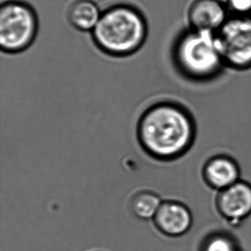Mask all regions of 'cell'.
<instances>
[{
  "label": "cell",
  "mask_w": 251,
  "mask_h": 251,
  "mask_svg": "<svg viewBox=\"0 0 251 251\" xmlns=\"http://www.w3.org/2000/svg\"><path fill=\"white\" fill-rule=\"evenodd\" d=\"M153 221L162 234L177 238L190 231L193 225V215L185 204L176 201H165Z\"/></svg>",
  "instance_id": "8"
},
{
  "label": "cell",
  "mask_w": 251,
  "mask_h": 251,
  "mask_svg": "<svg viewBox=\"0 0 251 251\" xmlns=\"http://www.w3.org/2000/svg\"><path fill=\"white\" fill-rule=\"evenodd\" d=\"M215 208L228 225L238 227L251 215V184L244 180L217 192Z\"/></svg>",
  "instance_id": "6"
},
{
  "label": "cell",
  "mask_w": 251,
  "mask_h": 251,
  "mask_svg": "<svg viewBox=\"0 0 251 251\" xmlns=\"http://www.w3.org/2000/svg\"><path fill=\"white\" fill-rule=\"evenodd\" d=\"M147 35L148 25L143 14L129 5L107 9L92 31L96 47L117 58L134 54L143 47Z\"/></svg>",
  "instance_id": "2"
},
{
  "label": "cell",
  "mask_w": 251,
  "mask_h": 251,
  "mask_svg": "<svg viewBox=\"0 0 251 251\" xmlns=\"http://www.w3.org/2000/svg\"><path fill=\"white\" fill-rule=\"evenodd\" d=\"M187 17L191 29L216 34L230 16L223 0H194Z\"/></svg>",
  "instance_id": "7"
},
{
  "label": "cell",
  "mask_w": 251,
  "mask_h": 251,
  "mask_svg": "<svg viewBox=\"0 0 251 251\" xmlns=\"http://www.w3.org/2000/svg\"><path fill=\"white\" fill-rule=\"evenodd\" d=\"M200 251H245L238 239L224 231L212 232L201 242Z\"/></svg>",
  "instance_id": "12"
},
{
  "label": "cell",
  "mask_w": 251,
  "mask_h": 251,
  "mask_svg": "<svg viewBox=\"0 0 251 251\" xmlns=\"http://www.w3.org/2000/svg\"><path fill=\"white\" fill-rule=\"evenodd\" d=\"M34 9L21 1H8L0 9V48L6 53H19L33 44L38 32Z\"/></svg>",
  "instance_id": "4"
},
{
  "label": "cell",
  "mask_w": 251,
  "mask_h": 251,
  "mask_svg": "<svg viewBox=\"0 0 251 251\" xmlns=\"http://www.w3.org/2000/svg\"><path fill=\"white\" fill-rule=\"evenodd\" d=\"M101 14L93 0H74L67 10V18L72 27L80 31H93Z\"/></svg>",
  "instance_id": "10"
},
{
  "label": "cell",
  "mask_w": 251,
  "mask_h": 251,
  "mask_svg": "<svg viewBox=\"0 0 251 251\" xmlns=\"http://www.w3.org/2000/svg\"><path fill=\"white\" fill-rule=\"evenodd\" d=\"M197 126L184 106L163 101L151 105L140 117V145L155 160L171 161L183 156L193 146Z\"/></svg>",
  "instance_id": "1"
},
{
  "label": "cell",
  "mask_w": 251,
  "mask_h": 251,
  "mask_svg": "<svg viewBox=\"0 0 251 251\" xmlns=\"http://www.w3.org/2000/svg\"><path fill=\"white\" fill-rule=\"evenodd\" d=\"M233 15H251V0H223Z\"/></svg>",
  "instance_id": "13"
},
{
  "label": "cell",
  "mask_w": 251,
  "mask_h": 251,
  "mask_svg": "<svg viewBox=\"0 0 251 251\" xmlns=\"http://www.w3.org/2000/svg\"><path fill=\"white\" fill-rule=\"evenodd\" d=\"M162 201L160 197L150 190L135 194L129 201V208L135 217L142 221L153 219Z\"/></svg>",
  "instance_id": "11"
},
{
  "label": "cell",
  "mask_w": 251,
  "mask_h": 251,
  "mask_svg": "<svg viewBox=\"0 0 251 251\" xmlns=\"http://www.w3.org/2000/svg\"><path fill=\"white\" fill-rule=\"evenodd\" d=\"M201 175L207 186L219 192L241 180V169L232 157L216 154L204 163Z\"/></svg>",
  "instance_id": "9"
},
{
  "label": "cell",
  "mask_w": 251,
  "mask_h": 251,
  "mask_svg": "<svg viewBox=\"0 0 251 251\" xmlns=\"http://www.w3.org/2000/svg\"><path fill=\"white\" fill-rule=\"evenodd\" d=\"M173 61L177 70L193 81H207L217 76L224 62L214 33L190 30L181 34L174 45Z\"/></svg>",
  "instance_id": "3"
},
{
  "label": "cell",
  "mask_w": 251,
  "mask_h": 251,
  "mask_svg": "<svg viewBox=\"0 0 251 251\" xmlns=\"http://www.w3.org/2000/svg\"><path fill=\"white\" fill-rule=\"evenodd\" d=\"M215 36L225 67L251 68V15H231Z\"/></svg>",
  "instance_id": "5"
}]
</instances>
